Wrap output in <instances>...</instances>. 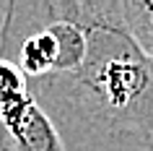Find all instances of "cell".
<instances>
[{
    "mask_svg": "<svg viewBox=\"0 0 153 151\" xmlns=\"http://www.w3.org/2000/svg\"><path fill=\"white\" fill-rule=\"evenodd\" d=\"M86 60L73 73L31 81L34 99L78 141L94 133L153 141V57L127 32L122 3L86 0Z\"/></svg>",
    "mask_w": 153,
    "mask_h": 151,
    "instance_id": "6da1fadb",
    "label": "cell"
},
{
    "mask_svg": "<svg viewBox=\"0 0 153 151\" xmlns=\"http://www.w3.org/2000/svg\"><path fill=\"white\" fill-rule=\"evenodd\" d=\"M0 151H68L60 128L34 94L0 117Z\"/></svg>",
    "mask_w": 153,
    "mask_h": 151,
    "instance_id": "7a4b0ae2",
    "label": "cell"
},
{
    "mask_svg": "<svg viewBox=\"0 0 153 151\" xmlns=\"http://www.w3.org/2000/svg\"><path fill=\"white\" fill-rule=\"evenodd\" d=\"M29 96H31V83L26 78V73L16 63L0 57V117L13 107L24 104Z\"/></svg>",
    "mask_w": 153,
    "mask_h": 151,
    "instance_id": "3957f363",
    "label": "cell"
},
{
    "mask_svg": "<svg viewBox=\"0 0 153 151\" xmlns=\"http://www.w3.org/2000/svg\"><path fill=\"white\" fill-rule=\"evenodd\" d=\"M125 24L132 39L143 47L145 55L153 57V3L151 0H127L122 3Z\"/></svg>",
    "mask_w": 153,
    "mask_h": 151,
    "instance_id": "277c9868",
    "label": "cell"
}]
</instances>
